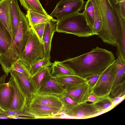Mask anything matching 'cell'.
<instances>
[{
	"label": "cell",
	"instance_id": "6da1fadb",
	"mask_svg": "<svg viewBox=\"0 0 125 125\" xmlns=\"http://www.w3.org/2000/svg\"><path fill=\"white\" fill-rule=\"evenodd\" d=\"M115 60L112 52L97 47L86 53L59 62L75 74L85 78L101 74Z\"/></svg>",
	"mask_w": 125,
	"mask_h": 125
},
{
	"label": "cell",
	"instance_id": "7a4b0ae2",
	"mask_svg": "<svg viewBox=\"0 0 125 125\" xmlns=\"http://www.w3.org/2000/svg\"><path fill=\"white\" fill-rule=\"evenodd\" d=\"M32 28L26 15L21 11L18 27L13 41L7 51L0 56V64L7 76L24 50Z\"/></svg>",
	"mask_w": 125,
	"mask_h": 125
},
{
	"label": "cell",
	"instance_id": "3957f363",
	"mask_svg": "<svg viewBox=\"0 0 125 125\" xmlns=\"http://www.w3.org/2000/svg\"><path fill=\"white\" fill-rule=\"evenodd\" d=\"M102 27L98 35L104 42L116 46L118 33L112 6L109 0H98Z\"/></svg>",
	"mask_w": 125,
	"mask_h": 125
},
{
	"label": "cell",
	"instance_id": "277c9868",
	"mask_svg": "<svg viewBox=\"0 0 125 125\" xmlns=\"http://www.w3.org/2000/svg\"><path fill=\"white\" fill-rule=\"evenodd\" d=\"M55 31L80 37H88L96 35L83 12H78L57 21Z\"/></svg>",
	"mask_w": 125,
	"mask_h": 125
},
{
	"label": "cell",
	"instance_id": "5b68a950",
	"mask_svg": "<svg viewBox=\"0 0 125 125\" xmlns=\"http://www.w3.org/2000/svg\"><path fill=\"white\" fill-rule=\"evenodd\" d=\"M44 58L43 43L32 27L26 45L18 60L29 69L33 64Z\"/></svg>",
	"mask_w": 125,
	"mask_h": 125
},
{
	"label": "cell",
	"instance_id": "8992f818",
	"mask_svg": "<svg viewBox=\"0 0 125 125\" xmlns=\"http://www.w3.org/2000/svg\"><path fill=\"white\" fill-rule=\"evenodd\" d=\"M116 62V59L100 75L91 91L99 98L109 96L111 94L115 78Z\"/></svg>",
	"mask_w": 125,
	"mask_h": 125
},
{
	"label": "cell",
	"instance_id": "52a82bcc",
	"mask_svg": "<svg viewBox=\"0 0 125 125\" xmlns=\"http://www.w3.org/2000/svg\"><path fill=\"white\" fill-rule=\"evenodd\" d=\"M84 0H61L50 15L59 20L77 13L84 9Z\"/></svg>",
	"mask_w": 125,
	"mask_h": 125
},
{
	"label": "cell",
	"instance_id": "ba28073f",
	"mask_svg": "<svg viewBox=\"0 0 125 125\" xmlns=\"http://www.w3.org/2000/svg\"><path fill=\"white\" fill-rule=\"evenodd\" d=\"M24 111L33 115L35 119L60 118L62 112V109L32 104H26Z\"/></svg>",
	"mask_w": 125,
	"mask_h": 125
},
{
	"label": "cell",
	"instance_id": "9c48e42d",
	"mask_svg": "<svg viewBox=\"0 0 125 125\" xmlns=\"http://www.w3.org/2000/svg\"><path fill=\"white\" fill-rule=\"evenodd\" d=\"M106 112L100 111L93 103L85 102L78 104L72 109L62 113V115L74 118L85 119L98 115Z\"/></svg>",
	"mask_w": 125,
	"mask_h": 125
},
{
	"label": "cell",
	"instance_id": "30bf717a",
	"mask_svg": "<svg viewBox=\"0 0 125 125\" xmlns=\"http://www.w3.org/2000/svg\"><path fill=\"white\" fill-rule=\"evenodd\" d=\"M12 0H0V22L11 37L12 42L14 38Z\"/></svg>",
	"mask_w": 125,
	"mask_h": 125
},
{
	"label": "cell",
	"instance_id": "8fae6325",
	"mask_svg": "<svg viewBox=\"0 0 125 125\" xmlns=\"http://www.w3.org/2000/svg\"><path fill=\"white\" fill-rule=\"evenodd\" d=\"M9 82L13 88V98L10 110L23 111L26 105L27 99L16 79L11 76Z\"/></svg>",
	"mask_w": 125,
	"mask_h": 125
},
{
	"label": "cell",
	"instance_id": "7c38bea8",
	"mask_svg": "<svg viewBox=\"0 0 125 125\" xmlns=\"http://www.w3.org/2000/svg\"><path fill=\"white\" fill-rule=\"evenodd\" d=\"M90 91V87L86 82L67 88L65 89L64 93L80 104L87 102V98Z\"/></svg>",
	"mask_w": 125,
	"mask_h": 125
},
{
	"label": "cell",
	"instance_id": "4fadbf2b",
	"mask_svg": "<svg viewBox=\"0 0 125 125\" xmlns=\"http://www.w3.org/2000/svg\"><path fill=\"white\" fill-rule=\"evenodd\" d=\"M32 104L62 109L63 104L59 97L49 94H41L36 92L26 104Z\"/></svg>",
	"mask_w": 125,
	"mask_h": 125
},
{
	"label": "cell",
	"instance_id": "5bb4252c",
	"mask_svg": "<svg viewBox=\"0 0 125 125\" xmlns=\"http://www.w3.org/2000/svg\"><path fill=\"white\" fill-rule=\"evenodd\" d=\"M65 91L55 78L50 75L45 79L36 92L53 95L59 97L64 93Z\"/></svg>",
	"mask_w": 125,
	"mask_h": 125
},
{
	"label": "cell",
	"instance_id": "9a60e30c",
	"mask_svg": "<svg viewBox=\"0 0 125 125\" xmlns=\"http://www.w3.org/2000/svg\"><path fill=\"white\" fill-rule=\"evenodd\" d=\"M10 73L14 77L25 95L27 100L31 99L36 92L31 77L27 75L11 70Z\"/></svg>",
	"mask_w": 125,
	"mask_h": 125
},
{
	"label": "cell",
	"instance_id": "2e32d148",
	"mask_svg": "<svg viewBox=\"0 0 125 125\" xmlns=\"http://www.w3.org/2000/svg\"><path fill=\"white\" fill-rule=\"evenodd\" d=\"M13 96V88L9 82L2 84L0 86V109L10 110Z\"/></svg>",
	"mask_w": 125,
	"mask_h": 125
},
{
	"label": "cell",
	"instance_id": "e0dca14e",
	"mask_svg": "<svg viewBox=\"0 0 125 125\" xmlns=\"http://www.w3.org/2000/svg\"><path fill=\"white\" fill-rule=\"evenodd\" d=\"M56 22L51 21L46 25L43 37V44L44 58L50 60L51 43L56 27Z\"/></svg>",
	"mask_w": 125,
	"mask_h": 125
},
{
	"label": "cell",
	"instance_id": "ac0fdd59",
	"mask_svg": "<svg viewBox=\"0 0 125 125\" xmlns=\"http://www.w3.org/2000/svg\"><path fill=\"white\" fill-rule=\"evenodd\" d=\"M53 77L64 90L69 87L86 82L85 78L76 75Z\"/></svg>",
	"mask_w": 125,
	"mask_h": 125
},
{
	"label": "cell",
	"instance_id": "d6986e66",
	"mask_svg": "<svg viewBox=\"0 0 125 125\" xmlns=\"http://www.w3.org/2000/svg\"><path fill=\"white\" fill-rule=\"evenodd\" d=\"M52 70V66H46L40 69L31 76V80L36 92L45 79L51 75Z\"/></svg>",
	"mask_w": 125,
	"mask_h": 125
},
{
	"label": "cell",
	"instance_id": "ffe728a7",
	"mask_svg": "<svg viewBox=\"0 0 125 125\" xmlns=\"http://www.w3.org/2000/svg\"><path fill=\"white\" fill-rule=\"evenodd\" d=\"M26 16L30 24L32 26L37 24L47 23L51 21L57 22V20L53 17H49L37 12L30 10L27 11Z\"/></svg>",
	"mask_w": 125,
	"mask_h": 125
},
{
	"label": "cell",
	"instance_id": "44dd1931",
	"mask_svg": "<svg viewBox=\"0 0 125 125\" xmlns=\"http://www.w3.org/2000/svg\"><path fill=\"white\" fill-rule=\"evenodd\" d=\"M21 5L27 11L30 10L51 17L46 12L39 0H19Z\"/></svg>",
	"mask_w": 125,
	"mask_h": 125
},
{
	"label": "cell",
	"instance_id": "7402d4cb",
	"mask_svg": "<svg viewBox=\"0 0 125 125\" xmlns=\"http://www.w3.org/2000/svg\"><path fill=\"white\" fill-rule=\"evenodd\" d=\"M116 54L117 56L116 71L113 87L125 80L123 79H125V61L122 59L119 52H117Z\"/></svg>",
	"mask_w": 125,
	"mask_h": 125
},
{
	"label": "cell",
	"instance_id": "603a6c76",
	"mask_svg": "<svg viewBox=\"0 0 125 125\" xmlns=\"http://www.w3.org/2000/svg\"><path fill=\"white\" fill-rule=\"evenodd\" d=\"M52 68L51 75L53 77L75 75L71 70L63 65L58 61L53 63Z\"/></svg>",
	"mask_w": 125,
	"mask_h": 125
},
{
	"label": "cell",
	"instance_id": "cb8c5ba5",
	"mask_svg": "<svg viewBox=\"0 0 125 125\" xmlns=\"http://www.w3.org/2000/svg\"><path fill=\"white\" fill-rule=\"evenodd\" d=\"M11 42V37L0 22V56L7 51Z\"/></svg>",
	"mask_w": 125,
	"mask_h": 125
},
{
	"label": "cell",
	"instance_id": "d4e9b609",
	"mask_svg": "<svg viewBox=\"0 0 125 125\" xmlns=\"http://www.w3.org/2000/svg\"><path fill=\"white\" fill-rule=\"evenodd\" d=\"M114 99L109 96L100 98L98 102L93 104L100 111L106 112L114 107Z\"/></svg>",
	"mask_w": 125,
	"mask_h": 125
},
{
	"label": "cell",
	"instance_id": "484cf974",
	"mask_svg": "<svg viewBox=\"0 0 125 125\" xmlns=\"http://www.w3.org/2000/svg\"><path fill=\"white\" fill-rule=\"evenodd\" d=\"M14 38L18 29L21 10L17 0H12L11 3Z\"/></svg>",
	"mask_w": 125,
	"mask_h": 125
},
{
	"label": "cell",
	"instance_id": "4316f807",
	"mask_svg": "<svg viewBox=\"0 0 125 125\" xmlns=\"http://www.w3.org/2000/svg\"><path fill=\"white\" fill-rule=\"evenodd\" d=\"M94 8V29L96 31H100L102 28V22L98 0H91Z\"/></svg>",
	"mask_w": 125,
	"mask_h": 125
},
{
	"label": "cell",
	"instance_id": "83f0119b",
	"mask_svg": "<svg viewBox=\"0 0 125 125\" xmlns=\"http://www.w3.org/2000/svg\"><path fill=\"white\" fill-rule=\"evenodd\" d=\"M84 9L83 12L89 23L93 29L94 14L93 6L91 0H88L86 1L84 6Z\"/></svg>",
	"mask_w": 125,
	"mask_h": 125
},
{
	"label": "cell",
	"instance_id": "f1b7e54d",
	"mask_svg": "<svg viewBox=\"0 0 125 125\" xmlns=\"http://www.w3.org/2000/svg\"><path fill=\"white\" fill-rule=\"evenodd\" d=\"M59 98L63 105L62 113L70 110L78 104L65 93Z\"/></svg>",
	"mask_w": 125,
	"mask_h": 125
},
{
	"label": "cell",
	"instance_id": "f546056e",
	"mask_svg": "<svg viewBox=\"0 0 125 125\" xmlns=\"http://www.w3.org/2000/svg\"><path fill=\"white\" fill-rule=\"evenodd\" d=\"M52 64L50 62V60L46 58H44L39 60L29 68L31 76L42 68L46 66H52Z\"/></svg>",
	"mask_w": 125,
	"mask_h": 125
},
{
	"label": "cell",
	"instance_id": "4dcf8cb0",
	"mask_svg": "<svg viewBox=\"0 0 125 125\" xmlns=\"http://www.w3.org/2000/svg\"><path fill=\"white\" fill-rule=\"evenodd\" d=\"M111 93L114 98L125 97V80L115 84L111 90Z\"/></svg>",
	"mask_w": 125,
	"mask_h": 125
},
{
	"label": "cell",
	"instance_id": "1f68e13d",
	"mask_svg": "<svg viewBox=\"0 0 125 125\" xmlns=\"http://www.w3.org/2000/svg\"><path fill=\"white\" fill-rule=\"evenodd\" d=\"M16 71L31 77L29 69L20 60L15 62L12 67L11 70Z\"/></svg>",
	"mask_w": 125,
	"mask_h": 125
},
{
	"label": "cell",
	"instance_id": "d6a6232c",
	"mask_svg": "<svg viewBox=\"0 0 125 125\" xmlns=\"http://www.w3.org/2000/svg\"><path fill=\"white\" fill-rule=\"evenodd\" d=\"M0 113L7 115L8 116L9 115L23 116L33 117L35 119L34 116L33 115L24 111H19L12 110H3L0 109Z\"/></svg>",
	"mask_w": 125,
	"mask_h": 125
},
{
	"label": "cell",
	"instance_id": "836d02e7",
	"mask_svg": "<svg viewBox=\"0 0 125 125\" xmlns=\"http://www.w3.org/2000/svg\"><path fill=\"white\" fill-rule=\"evenodd\" d=\"M46 24L45 23H41L32 26L42 43L43 34Z\"/></svg>",
	"mask_w": 125,
	"mask_h": 125
},
{
	"label": "cell",
	"instance_id": "e575fe53",
	"mask_svg": "<svg viewBox=\"0 0 125 125\" xmlns=\"http://www.w3.org/2000/svg\"><path fill=\"white\" fill-rule=\"evenodd\" d=\"M100 75H93L85 78L86 80V83L90 87L91 91L96 83Z\"/></svg>",
	"mask_w": 125,
	"mask_h": 125
},
{
	"label": "cell",
	"instance_id": "d590c367",
	"mask_svg": "<svg viewBox=\"0 0 125 125\" xmlns=\"http://www.w3.org/2000/svg\"><path fill=\"white\" fill-rule=\"evenodd\" d=\"M100 100V98L92 91L89 93L87 96L86 101L91 102L93 104L98 102Z\"/></svg>",
	"mask_w": 125,
	"mask_h": 125
},
{
	"label": "cell",
	"instance_id": "8d00e7d4",
	"mask_svg": "<svg viewBox=\"0 0 125 125\" xmlns=\"http://www.w3.org/2000/svg\"><path fill=\"white\" fill-rule=\"evenodd\" d=\"M125 2H123L118 4L122 16L125 17Z\"/></svg>",
	"mask_w": 125,
	"mask_h": 125
},
{
	"label": "cell",
	"instance_id": "74e56055",
	"mask_svg": "<svg viewBox=\"0 0 125 125\" xmlns=\"http://www.w3.org/2000/svg\"><path fill=\"white\" fill-rule=\"evenodd\" d=\"M10 119H34V118L33 117H29L28 116L22 117L18 115H9L8 116Z\"/></svg>",
	"mask_w": 125,
	"mask_h": 125
},
{
	"label": "cell",
	"instance_id": "f35d334b",
	"mask_svg": "<svg viewBox=\"0 0 125 125\" xmlns=\"http://www.w3.org/2000/svg\"><path fill=\"white\" fill-rule=\"evenodd\" d=\"M7 76V75L5 74L0 77V86L5 83V81Z\"/></svg>",
	"mask_w": 125,
	"mask_h": 125
},
{
	"label": "cell",
	"instance_id": "ab89813d",
	"mask_svg": "<svg viewBox=\"0 0 125 125\" xmlns=\"http://www.w3.org/2000/svg\"><path fill=\"white\" fill-rule=\"evenodd\" d=\"M0 119H10L7 115L0 113Z\"/></svg>",
	"mask_w": 125,
	"mask_h": 125
},
{
	"label": "cell",
	"instance_id": "60d3db41",
	"mask_svg": "<svg viewBox=\"0 0 125 125\" xmlns=\"http://www.w3.org/2000/svg\"><path fill=\"white\" fill-rule=\"evenodd\" d=\"M116 3L118 4L119 3L124 2H125V0H115Z\"/></svg>",
	"mask_w": 125,
	"mask_h": 125
}]
</instances>
